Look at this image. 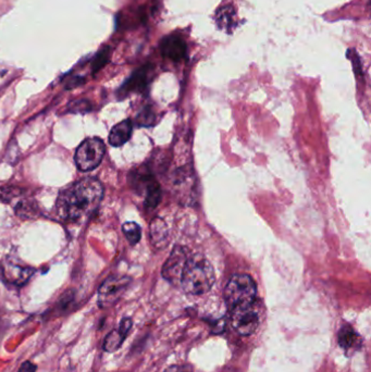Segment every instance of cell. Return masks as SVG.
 I'll return each instance as SVG.
<instances>
[{
  "label": "cell",
  "mask_w": 371,
  "mask_h": 372,
  "mask_svg": "<svg viewBox=\"0 0 371 372\" xmlns=\"http://www.w3.org/2000/svg\"><path fill=\"white\" fill-rule=\"evenodd\" d=\"M103 196L101 183L94 177H86L60 192L56 203V213L66 221L88 218L98 208Z\"/></svg>",
  "instance_id": "cell-1"
},
{
  "label": "cell",
  "mask_w": 371,
  "mask_h": 372,
  "mask_svg": "<svg viewBox=\"0 0 371 372\" xmlns=\"http://www.w3.org/2000/svg\"><path fill=\"white\" fill-rule=\"evenodd\" d=\"M216 275L212 264L204 256H190L184 268L180 285L191 295H203L212 288Z\"/></svg>",
  "instance_id": "cell-2"
},
{
  "label": "cell",
  "mask_w": 371,
  "mask_h": 372,
  "mask_svg": "<svg viewBox=\"0 0 371 372\" xmlns=\"http://www.w3.org/2000/svg\"><path fill=\"white\" fill-rule=\"evenodd\" d=\"M225 303L230 309L252 305L257 295L255 281L248 275H235L225 288Z\"/></svg>",
  "instance_id": "cell-3"
},
{
  "label": "cell",
  "mask_w": 371,
  "mask_h": 372,
  "mask_svg": "<svg viewBox=\"0 0 371 372\" xmlns=\"http://www.w3.org/2000/svg\"><path fill=\"white\" fill-rule=\"evenodd\" d=\"M106 152L103 141L98 137L86 139L75 152L74 160L77 167L82 173H88L101 164Z\"/></svg>",
  "instance_id": "cell-4"
},
{
  "label": "cell",
  "mask_w": 371,
  "mask_h": 372,
  "mask_svg": "<svg viewBox=\"0 0 371 372\" xmlns=\"http://www.w3.org/2000/svg\"><path fill=\"white\" fill-rule=\"evenodd\" d=\"M188 254L190 253L186 247H174L167 262L163 264V270H161L163 279L172 284L180 285L182 273H183L186 262L190 258Z\"/></svg>",
  "instance_id": "cell-5"
},
{
  "label": "cell",
  "mask_w": 371,
  "mask_h": 372,
  "mask_svg": "<svg viewBox=\"0 0 371 372\" xmlns=\"http://www.w3.org/2000/svg\"><path fill=\"white\" fill-rule=\"evenodd\" d=\"M231 320L233 328L241 335L253 334L259 326V316L254 309V304L246 307L231 309Z\"/></svg>",
  "instance_id": "cell-6"
},
{
  "label": "cell",
  "mask_w": 371,
  "mask_h": 372,
  "mask_svg": "<svg viewBox=\"0 0 371 372\" xmlns=\"http://www.w3.org/2000/svg\"><path fill=\"white\" fill-rule=\"evenodd\" d=\"M131 279L128 277H111L101 284L98 291V304L101 307L114 305L129 286Z\"/></svg>",
  "instance_id": "cell-7"
},
{
  "label": "cell",
  "mask_w": 371,
  "mask_h": 372,
  "mask_svg": "<svg viewBox=\"0 0 371 372\" xmlns=\"http://www.w3.org/2000/svg\"><path fill=\"white\" fill-rule=\"evenodd\" d=\"M160 52L167 59L178 62L186 56L188 47L183 39L179 35H168L160 43Z\"/></svg>",
  "instance_id": "cell-8"
},
{
  "label": "cell",
  "mask_w": 371,
  "mask_h": 372,
  "mask_svg": "<svg viewBox=\"0 0 371 372\" xmlns=\"http://www.w3.org/2000/svg\"><path fill=\"white\" fill-rule=\"evenodd\" d=\"M34 270L30 267L21 266L18 262L7 260L3 264V275L6 280L11 284L23 285L33 275Z\"/></svg>",
  "instance_id": "cell-9"
},
{
  "label": "cell",
  "mask_w": 371,
  "mask_h": 372,
  "mask_svg": "<svg viewBox=\"0 0 371 372\" xmlns=\"http://www.w3.org/2000/svg\"><path fill=\"white\" fill-rule=\"evenodd\" d=\"M214 22L222 31L231 33L237 28V13L232 5L220 7L214 13Z\"/></svg>",
  "instance_id": "cell-10"
},
{
  "label": "cell",
  "mask_w": 371,
  "mask_h": 372,
  "mask_svg": "<svg viewBox=\"0 0 371 372\" xmlns=\"http://www.w3.org/2000/svg\"><path fill=\"white\" fill-rule=\"evenodd\" d=\"M148 73H150L148 67H143L135 71L129 80L122 85V88H120V94L127 95L131 92H139V90H144L147 83H148Z\"/></svg>",
  "instance_id": "cell-11"
},
{
  "label": "cell",
  "mask_w": 371,
  "mask_h": 372,
  "mask_svg": "<svg viewBox=\"0 0 371 372\" xmlns=\"http://www.w3.org/2000/svg\"><path fill=\"white\" fill-rule=\"evenodd\" d=\"M150 242L156 248H165L169 237V228L163 219L155 218L150 226Z\"/></svg>",
  "instance_id": "cell-12"
},
{
  "label": "cell",
  "mask_w": 371,
  "mask_h": 372,
  "mask_svg": "<svg viewBox=\"0 0 371 372\" xmlns=\"http://www.w3.org/2000/svg\"><path fill=\"white\" fill-rule=\"evenodd\" d=\"M132 131H133L132 121L129 119L121 121L111 130L109 134V143L114 147L122 146L131 139Z\"/></svg>",
  "instance_id": "cell-13"
},
{
  "label": "cell",
  "mask_w": 371,
  "mask_h": 372,
  "mask_svg": "<svg viewBox=\"0 0 371 372\" xmlns=\"http://www.w3.org/2000/svg\"><path fill=\"white\" fill-rule=\"evenodd\" d=\"M338 341L340 346L346 352H355L361 349V337L351 326H345L339 332Z\"/></svg>",
  "instance_id": "cell-14"
},
{
  "label": "cell",
  "mask_w": 371,
  "mask_h": 372,
  "mask_svg": "<svg viewBox=\"0 0 371 372\" xmlns=\"http://www.w3.org/2000/svg\"><path fill=\"white\" fill-rule=\"evenodd\" d=\"M145 183H146L145 205H146L147 208H156L161 199V190H160L159 184L152 179L145 180Z\"/></svg>",
  "instance_id": "cell-15"
},
{
  "label": "cell",
  "mask_w": 371,
  "mask_h": 372,
  "mask_svg": "<svg viewBox=\"0 0 371 372\" xmlns=\"http://www.w3.org/2000/svg\"><path fill=\"white\" fill-rule=\"evenodd\" d=\"M127 335H124L123 332L120 331L119 329L118 330H112L103 342V349L108 353L116 352L121 347Z\"/></svg>",
  "instance_id": "cell-16"
},
{
  "label": "cell",
  "mask_w": 371,
  "mask_h": 372,
  "mask_svg": "<svg viewBox=\"0 0 371 372\" xmlns=\"http://www.w3.org/2000/svg\"><path fill=\"white\" fill-rule=\"evenodd\" d=\"M122 232H123L124 235H126V237H127L128 241H129L131 245L137 244L141 241V237H142L141 226L135 224V222H127V224H124L122 226Z\"/></svg>",
  "instance_id": "cell-17"
},
{
  "label": "cell",
  "mask_w": 371,
  "mask_h": 372,
  "mask_svg": "<svg viewBox=\"0 0 371 372\" xmlns=\"http://www.w3.org/2000/svg\"><path fill=\"white\" fill-rule=\"evenodd\" d=\"M110 48L105 47L96 55L93 62H92V70H93L94 73L98 72L99 70L103 69L108 63L109 59H110Z\"/></svg>",
  "instance_id": "cell-18"
},
{
  "label": "cell",
  "mask_w": 371,
  "mask_h": 372,
  "mask_svg": "<svg viewBox=\"0 0 371 372\" xmlns=\"http://www.w3.org/2000/svg\"><path fill=\"white\" fill-rule=\"evenodd\" d=\"M37 211V205L35 206L34 204L28 202V200H24V202H21L20 204H18L17 213H18V216L22 217V218H30V217L35 215Z\"/></svg>",
  "instance_id": "cell-19"
},
{
  "label": "cell",
  "mask_w": 371,
  "mask_h": 372,
  "mask_svg": "<svg viewBox=\"0 0 371 372\" xmlns=\"http://www.w3.org/2000/svg\"><path fill=\"white\" fill-rule=\"evenodd\" d=\"M90 101L86 99L75 100L70 104L69 110L73 113H86L90 110Z\"/></svg>",
  "instance_id": "cell-20"
},
{
  "label": "cell",
  "mask_w": 371,
  "mask_h": 372,
  "mask_svg": "<svg viewBox=\"0 0 371 372\" xmlns=\"http://www.w3.org/2000/svg\"><path fill=\"white\" fill-rule=\"evenodd\" d=\"M154 121V115L148 109H144L137 117V122L142 126H150Z\"/></svg>",
  "instance_id": "cell-21"
},
{
  "label": "cell",
  "mask_w": 371,
  "mask_h": 372,
  "mask_svg": "<svg viewBox=\"0 0 371 372\" xmlns=\"http://www.w3.org/2000/svg\"><path fill=\"white\" fill-rule=\"evenodd\" d=\"M352 52V61H353L354 70H355L356 75H361V62L359 59V55L356 54L355 50Z\"/></svg>",
  "instance_id": "cell-22"
},
{
  "label": "cell",
  "mask_w": 371,
  "mask_h": 372,
  "mask_svg": "<svg viewBox=\"0 0 371 372\" xmlns=\"http://www.w3.org/2000/svg\"><path fill=\"white\" fill-rule=\"evenodd\" d=\"M132 328V320L130 318H124L123 320L121 321V324H120V326H119V330L120 331L123 332L124 335H127L129 334L130 330H131Z\"/></svg>",
  "instance_id": "cell-23"
},
{
  "label": "cell",
  "mask_w": 371,
  "mask_h": 372,
  "mask_svg": "<svg viewBox=\"0 0 371 372\" xmlns=\"http://www.w3.org/2000/svg\"><path fill=\"white\" fill-rule=\"evenodd\" d=\"M166 372H193L191 366L188 364H184V366H172V367L168 368Z\"/></svg>",
  "instance_id": "cell-24"
},
{
  "label": "cell",
  "mask_w": 371,
  "mask_h": 372,
  "mask_svg": "<svg viewBox=\"0 0 371 372\" xmlns=\"http://www.w3.org/2000/svg\"><path fill=\"white\" fill-rule=\"evenodd\" d=\"M18 372H37V366L31 362H23Z\"/></svg>",
  "instance_id": "cell-25"
}]
</instances>
